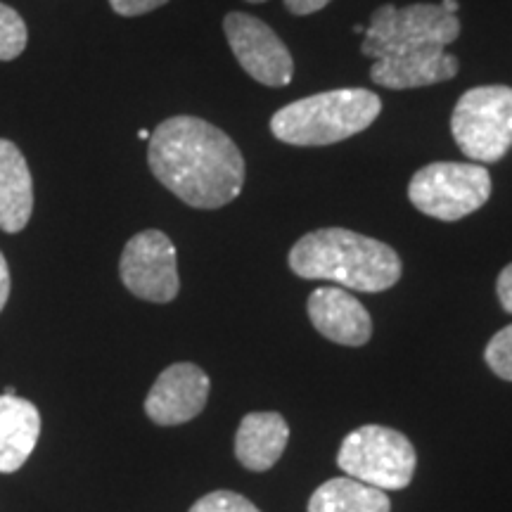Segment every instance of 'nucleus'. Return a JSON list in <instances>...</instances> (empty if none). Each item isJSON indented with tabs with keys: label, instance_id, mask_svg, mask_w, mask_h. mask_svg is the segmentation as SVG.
<instances>
[{
	"label": "nucleus",
	"instance_id": "obj_1",
	"mask_svg": "<svg viewBox=\"0 0 512 512\" xmlns=\"http://www.w3.org/2000/svg\"><path fill=\"white\" fill-rule=\"evenodd\" d=\"M152 176L192 209H221L238 200L247 166L240 147L219 126L178 114L147 140Z\"/></svg>",
	"mask_w": 512,
	"mask_h": 512
},
{
	"label": "nucleus",
	"instance_id": "obj_24",
	"mask_svg": "<svg viewBox=\"0 0 512 512\" xmlns=\"http://www.w3.org/2000/svg\"><path fill=\"white\" fill-rule=\"evenodd\" d=\"M441 8L453 12V15H458V3L456 0H441Z\"/></svg>",
	"mask_w": 512,
	"mask_h": 512
},
{
	"label": "nucleus",
	"instance_id": "obj_4",
	"mask_svg": "<svg viewBox=\"0 0 512 512\" xmlns=\"http://www.w3.org/2000/svg\"><path fill=\"white\" fill-rule=\"evenodd\" d=\"M361 53L382 60L411 50L439 46L446 48L460 36V19L453 12L432 3H415L406 8L380 5L370 15Z\"/></svg>",
	"mask_w": 512,
	"mask_h": 512
},
{
	"label": "nucleus",
	"instance_id": "obj_17",
	"mask_svg": "<svg viewBox=\"0 0 512 512\" xmlns=\"http://www.w3.org/2000/svg\"><path fill=\"white\" fill-rule=\"evenodd\" d=\"M29 41L27 24L10 5L0 3V62H12L24 53Z\"/></svg>",
	"mask_w": 512,
	"mask_h": 512
},
{
	"label": "nucleus",
	"instance_id": "obj_14",
	"mask_svg": "<svg viewBox=\"0 0 512 512\" xmlns=\"http://www.w3.org/2000/svg\"><path fill=\"white\" fill-rule=\"evenodd\" d=\"M41 434V413L17 394H0V472L10 475L27 463Z\"/></svg>",
	"mask_w": 512,
	"mask_h": 512
},
{
	"label": "nucleus",
	"instance_id": "obj_7",
	"mask_svg": "<svg viewBox=\"0 0 512 512\" xmlns=\"http://www.w3.org/2000/svg\"><path fill=\"white\" fill-rule=\"evenodd\" d=\"M491 197V176L482 164L434 162L418 169L408 183V200L420 214L460 221L482 209Z\"/></svg>",
	"mask_w": 512,
	"mask_h": 512
},
{
	"label": "nucleus",
	"instance_id": "obj_13",
	"mask_svg": "<svg viewBox=\"0 0 512 512\" xmlns=\"http://www.w3.org/2000/svg\"><path fill=\"white\" fill-rule=\"evenodd\" d=\"M34 214V176L12 140L0 138V230L22 233Z\"/></svg>",
	"mask_w": 512,
	"mask_h": 512
},
{
	"label": "nucleus",
	"instance_id": "obj_16",
	"mask_svg": "<svg viewBox=\"0 0 512 512\" xmlns=\"http://www.w3.org/2000/svg\"><path fill=\"white\" fill-rule=\"evenodd\" d=\"M387 491L358 482L354 477H335L320 484L309 498V512H389Z\"/></svg>",
	"mask_w": 512,
	"mask_h": 512
},
{
	"label": "nucleus",
	"instance_id": "obj_21",
	"mask_svg": "<svg viewBox=\"0 0 512 512\" xmlns=\"http://www.w3.org/2000/svg\"><path fill=\"white\" fill-rule=\"evenodd\" d=\"M496 294H498V302L503 306V311L512 313V264L505 266L501 275H498Z\"/></svg>",
	"mask_w": 512,
	"mask_h": 512
},
{
	"label": "nucleus",
	"instance_id": "obj_11",
	"mask_svg": "<svg viewBox=\"0 0 512 512\" xmlns=\"http://www.w3.org/2000/svg\"><path fill=\"white\" fill-rule=\"evenodd\" d=\"M313 328L342 347H363L373 337V320L366 306L344 287H318L306 302Z\"/></svg>",
	"mask_w": 512,
	"mask_h": 512
},
{
	"label": "nucleus",
	"instance_id": "obj_20",
	"mask_svg": "<svg viewBox=\"0 0 512 512\" xmlns=\"http://www.w3.org/2000/svg\"><path fill=\"white\" fill-rule=\"evenodd\" d=\"M107 3H110V8L117 12L119 17H140L162 8L169 0H107Z\"/></svg>",
	"mask_w": 512,
	"mask_h": 512
},
{
	"label": "nucleus",
	"instance_id": "obj_19",
	"mask_svg": "<svg viewBox=\"0 0 512 512\" xmlns=\"http://www.w3.org/2000/svg\"><path fill=\"white\" fill-rule=\"evenodd\" d=\"M188 512H261L252 501L245 496L235 494V491H211V494L202 496L200 501Z\"/></svg>",
	"mask_w": 512,
	"mask_h": 512
},
{
	"label": "nucleus",
	"instance_id": "obj_9",
	"mask_svg": "<svg viewBox=\"0 0 512 512\" xmlns=\"http://www.w3.org/2000/svg\"><path fill=\"white\" fill-rule=\"evenodd\" d=\"M223 31L235 60L254 81L271 88H283L292 81L294 60L290 50L266 22L247 12H228Z\"/></svg>",
	"mask_w": 512,
	"mask_h": 512
},
{
	"label": "nucleus",
	"instance_id": "obj_18",
	"mask_svg": "<svg viewBox=\"0 0 512 512\" xmlns=\"http://www.w3.org/2000/svg\"><path fill=\"white\" fill-rule=\"evenodd\" d=\"M484 361L491 373L505 382H512V323L489 339L484 349Z\"/></svg>",
	"mask_w": 512,
	"mask_h": 512
},
{
	"label": "nucleus",
	"instance_id": "obj_12",
	"mask_svg": "<svg viewBox=\"0 0 512 512\" xmlns=\"http://www.w3.org/2000/svg\"><path fill=\"white\" fill-rule=\"evenodd\" d=\"M458 69V57L448 55L439 46H430L375 60L373 69H370V79L377 86L389 88V91H408V88H425L441 81H451L458 74Z\"/></svg>",
	"mask_w": 512,
	"mask_h": 512
},
{
	"label": "nucleus",
	"instance_id": "obj_25",
	"mask_svg": "<svg viewBox=\"0 0 512 512\" xmlns=\"http://www.w3.org/2000/svg\"><path fill=\"white\" fill-rule=\"evenodd\" d=\"M150 136H152V133L147 131V128H140V131H138V138L140 140H150Z\"/></svg>",
	"mask_w": 512,
	"mask_h": 512
},
{
	"label": "nucleus",
	"instance_id": "obj_27",
	"mask_svg": "<svg viewBox=\"0 0 512 512\" xmlns=\"http://www.w3.org/2000/svg\"><path fill=\"white\" fill-rule=\"evenodd\" d=\"M247 3H252V5H256V3H266V0H247Z\"/></svg>",
	"mask_w": 512,
	"mask_h": 512
},
{
	"label": "nucleus",
	"instance_id": "obj_22",
	"mask_svg": "<svg viewBox=\"0 0 512 512\" xmlns=\"http://www.w3.org/2000/svg\"><path fill=\"white\" fill-rule=\"evenodd\" d=\"M332 3V0H285V8L297 17L313 15V12H320L325 5Z\"/></svg>",
	"mask_w": 512,
	"mask_h": 512
},
{
	"label": "nucleus",
	"instance_id": "obj_6",
	"mask_svg": "<svg viewBox=\"0 0 512 512\" xmlns=\"http://www.w3.org/2000/svg\"><path fill=\"white\" fill-rule=\"evenodd\" d=\"M460 152L475 164H496L512 147V88L479 86L460 95L451 114Z\"/></svg>",
	"mask_w": 512,
	"mask_h": 512
},
{
	"label": "nucleus",
	"instance_id": "obj_26",
	"mask_svg": "<svg viewBox=\"0 0 512 512\" xmlns=\"http://www.w3.org/2000/svg\"><path fill=\"white\" fill-rule=\"evenodd\" d=\"M354 31H356V34H363V31H366V29H363V24H356Z\"/></svg>",
	"mask_w": 512,
	"mask_h": 512
},
{
	"label": "nucleus",
	"instance_id": "obj_8",
	"mask_svg": "<svg viewBox=\"0 0 512 512\" xmlns=\"http://www.w3.org/2000/svg\"><path fill=\"white\" fill-rule=\"evenodd\" d=\"M119 275L126 290L143 302L169 304L181 292L174 242L155 228L143 230L126 242Z\"/></svg>",
	"mask_w": 512,
	"mask_h": 512
},
{
	"label": "nucleus",
	"instance_id": "obj_2",
	"mask_svg": "<svg viewBox=\"0 0 512 512\" xmlns=\"http://www.w3.org/2000/svg\"><path fill=\"white\" fill-rule=\"evenodd\" d=\"M292 273L306 280H328L356 292H384L399 283L401 256L384 242L347 228L306 233L287 256Z\"/></svg>",
	"mask_w": 512,
	"mask_h": 512
},
{
	"label": "nucleus",
	"instance_id": "obj_15",
	"mask_svg": "<svg viewBox=\"0 0 512 512\" xmlns=\"http://www.w3.org/2000/svg\"><path fill=\"white\" fill-rule=\"evenodd\" d=\"M290 441V427L280 413H247L235 434V456L249 472H266L278 463Z\"/></svg>",
	"mask_w": 512,
	"mask_h": 512
},
{
	"label": "nucleus",
	"instance_id": "obj_5",
	"mask_svg": "<svg viewBox=\"0 0 512 512\" xmlns=\"http://www.w3.org/2000/svg\"><path fill=\"white\" fill-rule=\"evenodd\" d=\"M339 470L382 491H403L413 482L418 453L406 434L384 425H363L344 437Z\"/></svg>",
	"mask_w": 512,
	"mask_h": 512
},
{
	"label": "nucleus",
	"instance_id": "obj_10",
	"mask_svg": "<svg viewBox=\"0 0 512 512\" xmlns=\"http://www.w3.org/2000/svg\"><path fill=\"white\" fill-rule=\"evenodd\" d=\"M209 375L195 363H174L157 377L145 399V413L155 425L174 427L197 418L209 399Z\"/></svg>",
	"mask_w": 512,
	"mask_h": 512
},
{
	"label": "nucleus",
	"instance_id": "obj_3",
	"mask_svg": "<svg viewBox=\"0 0 512 512\" xmlns=\"http://www.w3.org/2000/svg\"><path fill=\"white\" fill-rule=\"evenodd\" d=\"M382 100L366 88L316 93L280 107L271 117V133L294 147H325L366 131L380 117Z\"/></svg>",
	"mask_w": 512,
	"mask_h": 512
},
{
	"label": "nucleus",
	"instance_id": "obj_23",
	"mask_svg": "<svg viewBox=\"0 0 512 512\" xmlns=\"http://www.w3.org/2000/svg\"><path fill=\"white\" fill-rule=\"evenodd\" d=\"M10 268H8V261H5L3 252H0V311L5 309V304H8L10 299Z\"/></svg>",
	"mask_w": 512,
	"mask_h": 512
}]
</instances>
